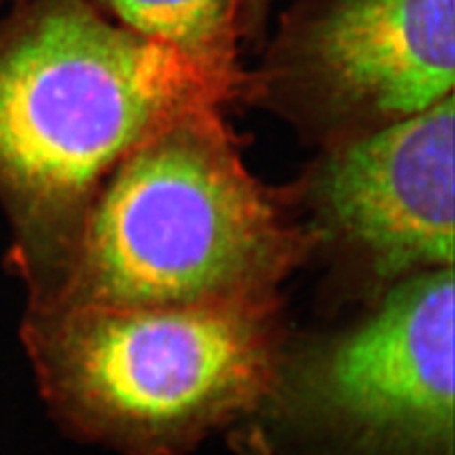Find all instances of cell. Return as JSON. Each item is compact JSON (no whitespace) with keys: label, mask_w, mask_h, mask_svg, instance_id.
Masks as SVG:
<instances>
[{"label":"cell","mask_w":455,"mask_h":455,"mask_svg":"<svg viewBox=\"0 0 455 455\" xmlns=\"http://www.w3.org/2000/svg\"><path fill=\"white\" fill-rule=\"evenodd\" d=\"M304 239L212 108L175 120L103 180L63 277L33 306L182 307L275 300Z\"/></svg>","instance_id":"obj_1"},{"label":"cell","mask_w":455,"mask_h":455,"mask_svg":"<svg viewBox=\"0 0 455 455\" xmlns=\"http://www.w3.org/2000/svg\"><path fill=\"white\" fill-rule=\"evenodd\" d=\"M234 82L88 0H33L0 28V194L35 230L80 219L127 156Z\"/></svg>","instance_id":"obj_2"},{"label":"cell","mask_w":455,"mask_h":455,"mask_svg":"<svg viewBox=\"0 0 455 455\" xmlns=\"http://www.w3.org/2000/svg\"><path fill=\"white\" fill-rule=\"evenodd\" d=\"M23 338L53 418L120 455H187L243 423L284 355L275 300L31 306Z\"/></svg>","instance_id":"obj_3"},{"label":"cell","mask_w":455,"mask_h":455,"mask_svg":"<svg viewBox=\"0 0 455 455\" xmlns=\"http://www.w3.org/2000/svg\"><path fill=\"white\" fill-rule=\"evenodd\" d=\"M245 423L272 455H455L453 267L398 281L346 332L284 349Z\"/></svg>","instance_id":"obj_4"},{"label":"cell","mask_w":455,"mask_h":455,"mask_svg":"<svg viewBox=\"0 0 455 455\" xmlns=\"http://www.w3.org/2000/svg\"><path fill=\"white\" fill-rule=\"evenodd\" d=\"M453 95L339 147L315 179L329 230L379 283L453 267Z\"/></svg>","instance_id":"obj_5"},{"label":"cell","mask_w":455,"mask_h":455,"mask_svg":"<svg viewBox=\"0 0 455 455\" xmlns=\"http://www.w3.org/2000/svg\"><path fill=\"white\" fill-rule=\"evenodd\" d=\"M294 63L324 110L379 125L453 95L455 0H331L296 36Z\"/></svg>","instance_id":"obj_6"},{"label":"cell","mask_w":455,"mask_h":455,"mask_svg":"<svg viewBox=\"0 0 455 455\" xmlns=\"http://www.w3.org/2000/svg\"><path fill=\"white\" fill-rule=\"evenodd\" d=\"M120 25L234 73L239 0H103Z\"/></svg>","instance_id":"obj_7"}]
</instances>
